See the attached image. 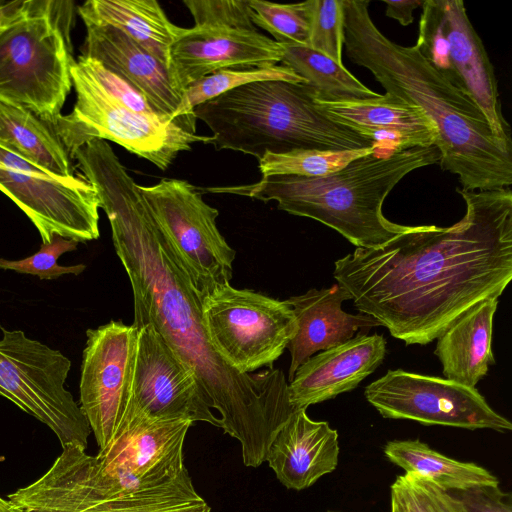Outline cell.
Segmentation results:
<instances>
[{"label":"cell","mask_w":512,"mask_h":512,"mask_svg":"<svg viewBox=\"0 0 512 512\" xmlns=\"http://www.w3.org/2000/svg\"><path fill=\"white\" fill-rule=\"evenodd\" d=\"M109 220L113 245L131 284L136 327L151 324L195 373L221 428L239 441L242 461L258 467L295 410L280 369L241 373L212 346L202 302L155 223L139 185L107 142L77 157Z\"/></svg>","instance_id":"1"},{"label":"cell","mask_w":512,"mask_h":512,"mask_svg":"<svg viewBox=\"0 0 512 512\" xmlns=\"http://www.w3.org/2000/svg\"><path fill=\"white\" fill-rule=\"evenodd\" d=\"M464 216L448 227L411 226L334 263L356 309L406 345H426L477 302L499 298L512 279L510 187L467 191Z\"/></svg>","instance_id":"2"},{"label":"cell","mask_w":512,"mask_h":512,"mask_svg":"<svg viewBox=\"0 0 512 512\" xmlns=\"http://www.w3.org/2000/svg\"><path fill=\"white\" fill-rule=\"evenodd\" d=\"M348 58L368 69L386 93L421 109L437 131L439 164L463 190L512 184V146L492 132L475 102L414 46L387 38L373 22L367 0H342Z\"/></svg>","instance_id":"3"},{"label":"cell","mask_w":512,"mask_h":512,"mask_svg":"<svg viewBox=\"0 0 512 512\" xmlns=\"http://www.w3.org/2000/svg\"><path fill=\"white\" fill-rule=\"evenodd\" d=\"M439 160L435 146L393 153L375 150L324 177L271 175L262 176L253 184L206 190L264 202L274 200L278 209L314 219L337 231L357 248H374L411 227L384 216L386 197L409 173L437 164Z\"/></svg>","instance_id":"4"},{"label":"cell","mask_w":512,"mask_h":512,"mask_svg":"<svg viewBox=\"0 0 512 512\" xmlns=\"http://www.w3.org/2000/svg\"><path fill=\"white\" fill-rule=\"evenodd\" d=\"M307 84L261 81L228 91L194 109L212 131L209 144L261 158L293 150H356L373 143L326 116Z\"/></svg>","instance_id":"5"},{"label":"cell","mask_w":512,"mask_h":512,"mask_svg":"<svg viewBox=\"0 0 512 512\" xmlns=\"http://www.w3.org/2000/svg\"><path fill=\"white\" fill-rule=\"evenodd\" d=\"M63 1H23L0 29V99L53 124L72 88L69 31Z\"/></svg>","instance_id":"6"},{"label":"cell","mask_w":512,"mask_h":512,"mask_svg":"<svg viewBox=\"0 0 512 512\" xmlns=\"http://www.w3.org/2000/svg\"><path fill=\"white\" fill-rule=\"evenodd\" d=\"M76 102L71 113L51 124L69 155L92 139L110 140L166 170L192 144H209L211 136L184 130L167 116L135 112L115 99L78 61L70 67Z\"/></svg>","instance_id":"7"},{"label":"cell","mask_w":512,"mask_h":512,"mask_svg":"<svg viewBox=\"0 0 512 512\" xmlns=\"http://www.w3.org/2000/svg\"><path fill=\"white\" fill-rule=\"evenodd\" d=\"M89 458L81 447H62L43 476L11 493L8 499L29 512H211L187 470L161 487L115 496L93 483Z\"/></svg>","instance_id":"8"},{"label":"cell","mask_w":512,"mask_h":512,"mask_svg":"<svg viewBox=\"0 0 512 512\" xmlns=\"http://www.w3.org/2000/svg\"><path fill=\"white\" fill-rule=\"evenodd\" d=\"M0 329V396L48 426L62 447L86 450L90 426L65 388L71 361L21 330Z\"/></svg>","instance_id":"9"},{"label":"cell","mask_w":512,"mask_h":512,"mask_svg":"<svg viewBox=\"0 0 512 512\" xmlns=\"http://www.w3.org/2000/svg\"><path fill=\"white\" fill-rule=\"evenodd\" d=\"M150 213L199 299L229 284L236 251L217 228L219 212L188 181L139 185Z\"/></svg>","instance_id":"10"},{"label":"cell","mask_w":512,"mask_h":512,"mask_svg":"<svg viewBox=\"0 0 512 512\" xmlns=\"http://www.w3.org/2000/svg\"><path fill=\"white\" fill-rule=\"evenodd\" d=\"M193 423L185 419L150 417L129 403L112 441L90 456L89 474L104 493L129 495L177 479L183 465L185 437Z\"/></svg>","instance_id":"11"},{"label":"cell","mask_w":512,"mask_h":512,"mask_svg":"<svg viewBox=\"0 0 512 512\" xmlns=\"http://www.w3.org/2000/svg\"><path fill=\"white\" fill-rule=\"evenodd\" d=\"M202 316L214 349L241 373L272 368L297 331L286 300L230 284L202 300Z\"/></svg>","instance_id":"12"},{"label":"cell","mask_w":512,"mask_h":512,"mask_svg":"<svg viewBox=\"0 0 512 512\" xmlns=\"http://www.w3.org/2000/svg\"><path fill=\"white\" fill-rule=\"evenodd\" d=\"M0 191L34 224L42 244L55 236L78 243L99 237V199L82 176L59 179L0 144Z\"/></svg>","instance_id":"13"},{"label":"cell","mask_w":512,"mask_h":512,"mask_svg":"<svg viewBox=\"0 0 512 512\" xmlns=\"http://www.w3.org/2000/svg\"><path fill=\"white\" fill-rule=\"evenodd\" d=\"M364 396L384 418L500 433L512 429L476 388L446 378L388 370L366 386Z\"/></svg>","instance_id":"14"},{"label":"cell","mask_w":512,"mask_h":512,"mask_svg":"<svg viewBox=\"0 0 512 512\" xmlns=\"http://www.w3.org/2000/svg\"><path fill=\"white\" fill-rule=\"evenodd\" d=\"M79 383L80 408L99 450L112 441L128 411L137 328L110 321L86 331Z\"/></svg>","instance_id":"15"},{"label":"cell","mask_w":512,"mask_h":512,"mask_svg":"<svg viewBox=\"0 0 512 512\" xmlns=\"http://www.w3.org/2000/svg\"><path fill=\"white\" fill-rule=\"evenodd\" d=\"M137 328L130 403L158 419L207 422L221 428L198 378L151 324Z\"/></svg>","instance_id":"16"},{"label":"cell","mask_w":512,"mask_h":512,"mask_svg":"<svg viewBox=\"0 0 512 512\" xmlns=\"http://www.w3.org/2000/svg\"><path fill=\"white\" fill-rule=\"evenodd\" d=\"M445 37L446 58L438 70L465 92L484 114L493 134L512 146L511 129L502 114L497 79L483 42L462 0H428Z\"/></svg>","instance_id":"17"},{"label":"cell","mask_w":512,"mask_h":512,"mask_svg":"<svg viewBox=\"0 0 512 512\" xmlns=\"http://www.w3.org/2000/svg\"><path fill=\"white\" fill-rule=\"evenodd\" d=\"M283 45L257 30L188 28L172 45L169 74L182 93L193 83L224 69L281 63Z\"/></svg>","instance_id":"18"},{"label":"cell","mask_w":512,"mask_h":512,"mask_svg":"<svg viewBox=\"0 0 512 512\" xmlns=\"http://www.w3.org/2000/svg\"><path fill=\"white\" fill-rule=\"evenodd\" d=\"M315 102L331 120L371 141L378 152L435 146L434 124L420 108L395 95L348 101L315 98Z\"/></svg>","instance_id":"19"},{"label":"cell","mask_w":512,"mask_h":512,"mask_svg":"<svg viewBox=\"0 0 512 512\" xmlns=\"http://www.w3.org/2000/svg\"><path fill=\"white\" fill-rule=\"evenodd\" d=\"M385 355L383 335L362 333L311 356L288 384L290 404L306 410L310 405L354 390L381 365Z\"/></svg>","instance_id":"20"},{"label":"cell","mask_w":512,"mask_h":512,"mask_svg":"<svg viewBox=\"0 0 512 512\" xmlns=\"http://www.w3.org/2000/svg\"><path fill=\"white\" fill-rule=\"evenodd\" d=\"M82 21L86 36L81 55L98 61L124 78L155 110L181 126L177 113L183 93L174 86L167 67L118 28L86 19Z\"/></svg>","instance_id":"21"},{"label":"cell","mask_w":512,"mask_h":512,"mask_svg":"<svg viewBox=\"0 0 512 512\" xmlns=\"http://www.w3.org/2000/svg\"><path fill=\"white\" fill-rule=\"evenodd\" d=\"M338 457L337 430L296 409L275 435L265 461L286 488L300 491L333 472Z\"/></svg>","instance_id":"22"},{"label":"cell","mask_w":512,"mask_h":512,"mask_svg":"<svg viewBox=\"0 0 512 512\" xmlns=\"http://www.w3.org/2000/svg\"><path fill=\"white\" fill-rule=\"evenodd\" d=\"M346 300H351V296L338 283L320 290L313 288L286 300L297 323V331L287 346L291 356L289 382L299 366L316 352L345 343L359 329L381 326L369 315L344 312L341 305Z\"/></svg>","instance_id":"23"},{"label":"cell","mask_w":512,"mask_h":512,"mask_svg":"<svg viewBox=\"0 0 512 512\" xmlns=\"http://www.w3.org/2000/svg\"><path fill=\"white\" fill-rule=\"evenodd\" d=\"M498 302L497 297L477 302L436 338L434 354L446 379L475 388L495 364L491 343Z\"/></svg>","instance_id":"24"},{"label":"cell","mask_w":512,"mask_h":512,"mask_svg":"<svg viewBox=\"0 0 512 512\" xmlns=\"http://www.w3.org/2000/svg\"><path fill=\"white\" fill-rule=\"evenodd\" d=\"M78 14L123 31L168 70L171 47L186 30L172 23L155 0H88Z\"/></svg>","instance_id":"25"},{"label":"cell","mask_w":512,"mask_h":512,"mask_svg":"<svg viewBox=\"0 0 512 512\" xmlns=\"http://www.w3.org/2000/svg\"><path fill=\"white\" fill-rule=\"evenodd\" d=\"M0 144L54 177L76 176L71 156L53 126L31 110L1 99Z\"/></svg>","instance_id":"26"},{"label":"cell","mask_w":512,"mask_h":512,"mask_svg":"<svg viewBox=\"0 0 512 512\" xmlns=\"http://www.w3.org/2000/svg\"><path fill=\"white\" fill-rule=\"evenodd\" d=\"M386 458L405 472L421 476L445 491L499 484L484 467L445 456L419 440H392L384 446Z\"/></svg>","instance_id":"27"},{"label":"cell","mask_w":512,"mask_h":512,"mask_svg":"<svg viewBox=\"0 0 512 512\" xmlns=\"http://www.w3.org/2000/svg\"><path fill=\"white\" fill-rule=\"evenodd\" d=\"M281 64L290 67L326 101L361 100L378 96L354 77L344 66L308 46L282 44Z\"/></svg>","instance_id":"28"},{"label":"cell","mask_w":512,"mask_h":512,"mask_svg":"<svg viewBox=\"0 0 512 512\" xmlns=\"http://www.w3.org/2000/svg\"><path fill=\"white\" fill-rule=\"evenodd\" d=\"M261 81L306 84L302 77L283 64L220 70L201 78L184 91L177 119L184 130L195 134L194 109L197 106L238 87Z\"/></svg>","instance_id":"29"},{"label":"cell","mask_w":512,"mask_h":512,"mask_svg":"<svg viewBox=\"0 0 512 512\" xmlns=\"http://www.w3.org/2000/svg\"><path fill=\"white\" fill-rule=\"evenodd\" d=\"M375 150V148L340 151L301 149L280 154L266 153L258 159V168L262 176L293 175L319 178L334 173L356 158Z\"/></svg>","instance_id":"30"},{"label":"cell","mask_w":512,"mask_h":512,"mask_svg":"<svg viewBox=\"0 0 512 512\" xmlns=\"http://www.w3.org/2000/svg\"><path fill=\"white\" fill-rule=\"evenodd\" d=\"M254 25L270 33L280 44L308 46L310 0L279 4L265 0H249Z\"/></svg>","instance_id":"31"},{"label":"cell","mask_w":512,"mask_h":512,"mask_svg":"<svg viewBox=\"0 0 512 512\" xmlns=\"http://www.w3.org/2000/svg\"><path fill=\"white\" fill-rule=\"evenodd\" d=\"M390 504L398 512H462L449 492L410 472L396 477L390 487Z\"/></svg>","instance_id":"32"},{"label":"cell","mask_w":512,"mask_h":512,"mask_svg":"<svg viewBox=\"0 0 512 512\" xmlns=\"http://www.w3.org/2000/svg\"><path fill=\"white\" fill-rule=\"evenodd\" d=\"M308 47L343 64L344 14L342 0H310Z\"/></svg>","instance_id":"33"},{"label":"cell","mask_w":512,"mask_h":512,"mask_svg":"<svg viewBox=\"0 0 512 512\" xmlns=\"http://www.w3.org/2000/svg\"><path fill=\"white\" fill-rule=\"evenodd\" d=\"M197 29L255 31L249 0H184Z\"/></svg>","instance_id":"34"},{"label":"cell","mask_w":512,"mask_h":512,"mask_svg":"<svg viewBox=\"0 0 512 512\" xmlns=\"http://www.w3.org/2000/svg\"><path fill=\"white\" fill-rule=\"evenodd\" d=\"M77 245L78 242L75 240L55 236L51 243L42 244L39 251L27 258L20 260L0 258V268L48 280L65 274L79 275L86 268L84 264L62 266L57 263L62 254L76 250Z\"/></svg>","instance_id":"35"},{"label":"cell","mask_w":512,"mask_h":512,"mask_svg":"<svg viewBox=\"0 0 512 512\" xmlns=\"http://www.w3.org/2000/svg\"><path fill=\"white\" fill-rule=\"evenodd\" d=\"M115 99L127 108L146 115H161L131 83L98 61L80 55L77 59Z\"/></svg>","instance_id":"36"},{"label":"cell","mask_w":512,"mask_h":512,"mask_svg":"<svg viewBox=\"0 0 512 512\" xmlns=\"http://www.w3.org/2000/svg\"><path fill=\"white\" fill-rule=\"evenodd\" d=\"M447 492L458 501L462 512H512L511 494L502 491L499 484Z\"/></svg>","instance_id":"37"},{"label":"cell","mask_w":512,"mask_h":512,"mask_svg":"<svg viewBox=\"0 0 512 512\" xmlns=\"http://www.w3.org/2000/svg\"><path fill=\"white\" fill-rule=\"evenodd\" d=\"M386 4V16L397 20L402 26H408L413 22V11L422 6V0H384Z\"/></svg>","instance_id":"38"},{"label":"cell","mask_w":512,"mask_h":512,"mask_svg":"<svg viewBox=\"0 0 512 512\" xmlns=\"http://www.w3.org/2000/svg\"><path fill=\"white\" fill-rule=\"evenodd\" d=\"M23 1L0 2V29L13 17Z\"/></svg>","instance_id":"39"},{"label":"cell","mask_w":512,"mask_h":512,"mask_svg":"<svg viewBox=\"0 0 512 512\" xmlns=\"http://www.w3.org/2000/svg\"><path fill=\"white\" fill-rule=\"evenodd\" d=\"M0 512H23V510L11 500L0 497Z\"/></svg>","instance_id":"40"},{"label":"cell","mask_w":512,"mask_h":512,"mask_svg":"<svg viewBox=\"0 0 512 512\" xmlns=\"http://www.w3.org/2000/svg\"><path fill=\"white\" fill-rule=\"evenodd\" d=\"M390 512H398L395 506H393L392 504H390Z\"/></svg>","instance_id":"41"},{"label":"cell","mask_w":512,"mask_h":512,"mask_svg":"<svg viewBox=\"0 0 512 512\" xmlns=\"http://www.w3.org/2000/svg\"><path fill=\"white\" fill-rule=\"evenodd\" d=\"M23 512H29V511H25V510H23Z\"/></svg>","instance_id":"42"},{"label":"cell","mask_w":512,"mask_h":512,"mask_svg":"<svg viewBox=\"0 0 512 512\" xmlns=\"http://www.w3.org/2000/svg\"><path fill=\"white\" fill-rule=\"evenodd\" d=\"M328 512H335V511H328Z\"/></svg>","instance_id":"43"}]
</instances>
